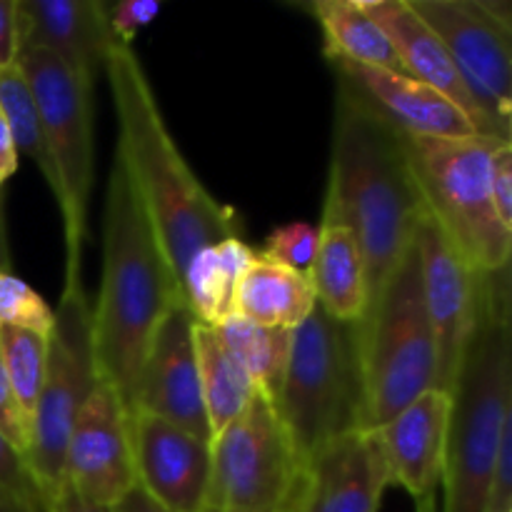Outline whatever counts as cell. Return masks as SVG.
<instances>
[{
  "label": "cell",
  "mask_w": 512,
  "mask_h": 512,
  "mask_svg": "<svg viewBox=\"0 0 512 512\" xmlns=\"http://www.w3.org/2000/svg\"><path fill=\"white\" fill-rule=\"evenodd\" d=\"M178 303V280L115 155L105 188L103 268L98 298L90 305V335L98 380L120 395L128 415L155 330Z\"/></svg>",
  "instance_id": "3957f363"
},
{
  "label": "cell",
  "mask_w": 512,
  "mask_h": 512,
  "mask_svg": "<svg viewBox=\"0 0 512 512\" xmlns=\"http://www.w3.org/2000/svg\"><path fill=\"white\" fill-rule=\"evenodd\" d=\"M98 383L85 288H63L48 335L45 380L30 420L28 460L45 500L63 488V458L75 415Z\"/></svg>",
  "instance_id": "30bf717a"
},
{
  "label": "cell",
  "mask_w": 512,
  "mask_h": 512,
  "mask_svg": "<svg viewBox=\"0 0 512 512\" xmlns=\"http://www.w3.org/2000/svg\"><path fill=\"white\" fill-rule=\"evenodd\" d=\"M110 512H168V510L160 508L148 493H143L140 488H133Z\"/></svg>",
  "instance_id": "74e56055"
},
{
  "label": "cell",
  "mask_w": 512,
  "mask_h": 512,
  "mask_svg": "<svg viewBox=\"0 0 512 512\" xmlns=\"http://www.w3.org/2000/svg\"><path fill=\"white\" fill-rule=\"evenodd\" d=\"M15 60H18L15 0H0V70L13 68Z\"/></svg>",
  "instance_id": "e575fe53"
},
{
  "label": "cell",
  "mask_w": 512,
  "mask_h": 512,
  "mask_svg": "<svg viewBox=\"0 0 512 512\" xmlns=\"http://www.w3.org/2000/svg\"><path fill=\"white\" fill-rule=\"evenodd\" d=\"M318 233V255L310 270L315 303L330 318L343 320V323H360L368 310L370 293L358 243L353 233L340 223H320Z\"/></svg>",
  "instance_id": "44dd1931"
},
{
  "label": "cell",
  "mask_w": 512,
  "mask_h": 512,
  "mask_svg": "<svg viewBox=\"0 0 512 512\" xmlns=\"http://www.w3.org/2000/svg\"><path fill=\"white\" fill-rule=\"evenodd\" d=\"M195 358H198L200 395L210 428V443L218 438L255 398V385L240 360L230 353L218 328L193 323Z\"/></svg>",
  "instance_id": "cb8c5ba5"
},
{
  "label": "cell",
  "mask_w": 512,
  "mask_h": 512,
  "mask_svg": "<svg viewBox=\"0 0 512 512\" xmlns=\"http://www.w3.org/2000/svg\"><path fill=\"white\" fill-rule=\"evenodd\" d=\"M423 215L405 135L338 80L323 223H340L353 233L370 300L413 245Z\"/></svg>",
  "instance_id": "7a4b0ae2"
},
{
  "label": "cell",
  "mask_w": 512,
  "mask_h": 512,
  "mask_svg": "<svg viewBox=\"0 0 512 512\" xmlns=\"http://www.w3.org/2000/svg\"><path fill=\"white\" fill-rule=\"evenodd\" d=\"M435 30L495 138L512 143V5L508 0H408Z\"/></svg>",
  "instance_id": "8fae6325"
},
{
  "label": "cell",
  "mask_w": 512,
  "mask_h": 512,
  "mask_svg": "<svg viewBox=\"0 0 512 512\" xmlns=\"http://www.w3.org/2000/svg\"><path fill=\"white\" fill-rule=\"evenodd\" d=\"M63 483L103 510H113L138 488L128 410L105 380L95 383L75 415L65 445Z\"/></svg>",
  "instance_id": "7c38bea8"
},
{
  "label": "cell",
  "mask_w": 512,
  "mask_h": 512,
  "mask_svg": "<svg viewBox=\"0 0 512 512\" xmlns=\"http://www.w3.org/2000/svg\"><path fill=\"white\" fill-rule=\"evenodd\" d=\"M210 478L200 512H295L308 463L273 403L255 393L210 443Z\"/></svg>",
  "instance_id": "9c48e42d"
},
{
  "label": "cell",
  "mask_w": 512,
  "mask_h": 512,
  "mask_svg": "<svg viewBox=\"0 0 512 512\" xmlns=\"http://www.w3.org/2000/svg\"><path fill=\"white\" fill-rule=\"evenodd\" d=\"M310 275L255 255L235 295V315L268 328L295 330L315 308Z\"/></svg>",
  "instance_id": "603a6c76"
},
{
  "label": "cell",
  "mask_w": 512,
  "mask_h": 512,
  "mask_svg": "<svg viewBox=\"0 0 512 512\" xmlns=\"http://www.w3.org/2000/svg\"><path fill=\"white\" fill-rule=\"evenodd\" d=\"M163 10L160 0H123V3H105V23L118 45H130L140 30L148 28Z\"/></svg>",
  "instance_id": "1f68e13d"
},
{
  "label": "cell",
  "mask_w": 512,
  "mask_h": 512,
  "mask_svg": "<svg viewBox=\"0 0 512 512\" xmlns=\"http://www.w3.org/2000/svg\"><path fill=\"white\" fill-rule=\"evenodd\" d=\"M0 433L20 450V453H28V425H25L23 415H20L18 403L13 398V390H10L8 378H5L3 358H0Z\"/></svg>",
  "instance_id": "836d02e7"
},
{
  "label": "cell",
  "mask_w": 512,
  "mask_h": 512,
  "mask_svg": "<svg viewBox=\"0 0 512 512\" xmlns=\"http://www.w3.org/2000/svg\"><path fill=\"white\" fill-rule=\"evenodd\" d=\"M135 480L168 512H200L210 478V440L145 413H130Z\"/></svg>",
  "instance_id": "9a60e30c"
},
{
  "label": "cell",
  "mask_w": 512,
  "mask_h": 512,
  "mask_svg": "<svg viewBox=\"0 0 512 512\" xmlns=\"http://www.w3.org/2000/svg\"><path fill=\"white\" fill-rule=\"evenodd\" d=\"M0 118L5 120L10 135H13L18 155H28L38 165L48 188H53V170H50L48 150H45L43 125H40L33 93H30L18 65L0 70Z\"/></svg>",
  "instance_id": "83f0119b"
},
{
  "label": "cell",
  "mask_w": 512,
  "mask_h": 512,
  "mask_svg": "<svg viewBox=\"0 0 512 512\" xmlns=\"http://www.w3.org/2000/svg\"><path fill=\"white\" fill-rule=\"evenodd\" d=\"M18 53L45 50L95 83L115 40L103 0H15Z\"/></svg>",
  "instance_id": "e0dca14e"
},
{
  "label": "cell",
  "mask_w": 512,
  "mask_h": 512,
  "mask_svg": "<svg viewBox=\"0 0 512 512\" xmlns=\"http://www.w3.org/2000/svg\"><path fill=\"white\" fill-rule=\"evenodd\" d=\"M510 265L478 273L475 318L450 385L440 512H483L503 428L512 420Z\"/></svg>",
  "instance_id": "277c9868"
},
{
  "label": "cell",
  "mask_w": 512,
  "mask_h": 512,
  "mask_svg": "<svg viewBox=\"0 0 512 512\" xmlns=\"http://www.w3.org/2000/svg\"><path fill=\"white\" fill-rule=\"evenodd\" d=\"M0 270H13V258H10V245H8V230H5L3 190H0Z\"/></svg>",
  "instance_id": "f35d334b"
},
{
  "label": "cell",
  "mask_w": 512,
  "mask_h": 512,
  "mask_svg": "<svg viewBox=\"0 0 512 512\" xmlns=\"http://www.w3.org/2000/svg\"><path fill=\"white\" fill-rule=\"evenodd\" d=\"M360 3H363L365 13L380 25L385 38L390 40L405 75L443 93L445 98L453 100L473 120L475 130L480 135L495 138L488 120L480 113L478 103L473 100L470 90L465 88L463 78H460L458 68H455L445 45L440 43L435 30L410 8L408 0H360Z\"/></svg>",
  "instance_id": "ffe728a7"
},
{
  "label": "cell",
  "mask_w": 512,
  "mask_h": 512,
  "mask_svg": "<svg viewBox=\"0 0 512 512\" xmlns=\"http://www.w3.org/2000/svg\"><path fill=\"white\" fill-rule=\"evenodd\" d=\"M358 330L363 428L375 430L415 398L438 388V348L425 313L415 240L370 300Z\"/></svg>",
  "instance_id": "8992f818"
},
{
  "label": "cell",
  "mask_w": 512,
  "mask_h": 512,
  "mask_svg": "<svg viewBox=\"0 0 512 512\" xmlns=\"http://www.w3.org/2000/svg\"><path fill=\"white\" fill-rule=\"evenodd\" d=\"M118 118V158L125 165L175 280L200 250L243 238L238 213L205 190L165 125L153 85L130 45H115L105 60Z\"/></svg>",
  "instance_id": "6da1fadb"
},
{
  "label": "cell",
  "mask_w": 512,
  "mask_h": 512,
  "mask_svg": "<svg viewBox=\"0 0 512 512\" xmlns=\"http://www.w3.org/2000/svg\"><path fill=\"white\" fill-rule=\"evenodd\" d=\"M450 395L433 388L375 428L388 463L390 483L413 500L438 493L448 453Z\"/></svg>",
  "instance_id": "d6986e66"
},
{
  "label": "cell",
  "mask_w": 512,
  "mask_h": 512,
  "mask_svg": "<svg viewBox=\"0 0 512 512\" xmlns=\"http://www.w3.org/2000/svg\"><path fill=\"white\" fill-rule=\"evenodd\" d=\"M415 512H440L438 493H433V495H425V498L415 500Z\"/></svg>",
  "instance_id": "60d3db41"
},
{
  "label": "cell",
  "mask_w": 512,
  "mask_h": 512,
  "mask_svg": "<svg viewBox=\"0 0 512 512\" xmlns=\"http://www.w3.org/2000/svg\"><path fill=\"white\" fill-rule=\"evenodd\" d=\"M310 10L323 30L325 55L330 63H355L403 73L393 45L380 25L365 13L360 0H315Z\"/></svg>",
  "instance_id": "d4e9b609"
},
{
  "label": "cell",
  "mask_w": 512,
  "mask_h": 512,
  "mask_svg": "<svg viewBox=\"0 0 512 512\" xmlns=\"http://www.w3.org/2000/svg\"><path fill=\"white\" fill-rule=\"evenodd\" d=\"M255 250L243 238H228L200 250L180 280V298L195 323L218 328L235 315V295L243 273L255 260Z\"/></svg>",
  "instance_id": "7402d4cb"
},
{
  "label": "cell",
  "mask_w": 512,
  "mask_h": 512,
  "mask_svg": "<svg viewBox=\"0 0 512 512\" xmlns=\"http://www.w3.org/2000/svg\"><path fill=\"white\" fill-rule=\"evenodd\" d=\"M338 80L355 90L380 118L408 138H468L480 135L473 120L430 85L393 73L355 63H330Z\"/></svg>",
  "instance_id": "ac0fdd59"
},
{
  "label": "cell",
  "mask_w": 512,
  "mask_h": 512,
  "mask_svg": "<svg viewBox=\"0 0 512 512\" xmlns=\"http://www.w3.org/2000/svg\"><path fill=\"white\" fill-rule=\"evenodd\" d=\"M15 65L23 73L53 170V193L63 215L65 285H83V245L88 235V200L95 178L93 85L45 50H23Z\"/></svg>",
  "instance_id": "ba28073f"
},
{
  "label": "cell",
  "mask_w": 512,
  "mask_h": 512,
  "mask_svg": "<svg viewBox=\"0 0 512 512\" xmlns=\"http://www.w3.org/2000/svg\"><path fill=\"white\" fill-rule=\"evenodd\" d=\"M218 333L230 353L240 360L245 373L250 375L258 395L275 405L283 388L285 368H288L293 330L268 328V325L250 323L240 315H233L223 325H218Z\"/></svg>",
  "instance_id": "484cf974"
},
{
  "label": "cell",
  "mask_w": 512,
  "mask_h": 512,
  "mask_svg": "<svg viewBox=\"0 0 512 512\" xmlns=\"http://www.w3.org/2000/svg\"><path fill=\"white\" fill-rule=\"evenodd\" d=\"M390 485L378 433L353 430L330 440L308 460L295 512H378Z\"/></svg>",
  "instance_id": "2e32d148"
},
{
  "label": "cell",
  "mask_w": 512,
  "mask_h": 512,
  "mask_svg": "<svg viewBox=\"0 0 512 512\" xmlns=\"http://www.w3.org/2000/svg\"><path fill=\"white\" fill-rule=\"evenodd\" d=\"M0 512H48L43 508H35V505L25 503V500L15 498V495L0 490Z\"/></svg>",
  "instance_id": "ab89813d"
},
{
  "label": "cell",
  "mask_w": 512,
  "mask_h": 512,
  "mask_svg": "<svg viewBox=\"0 0 512 512\" xmlns=\"http://www.w3.org/2000/svg\"><path fill=\"white\" fill-rule=\"evenodd\" d=\"M0 358L20 415L28 425L33 420L40 390L45 380V358H48V335L0 325Z\"/></svg>",
  "instance_id": "4316f807"
},
{
  "label": "cell",
  "mask_w": 512,
  "mask_h": 512,
  "mask_svg": "<svg viewBox=\"0 0 512 512\" xmlns=\"http://www.w3.org/2000/svg\"><path fill=\"white\" fill-rule=\"evenodd\" d=\"M18 158L20 155L13 143V135H10L5 120L0 118V190H3V185L8 183L15 175V170H18Z\"/></svg>",
  "instance_id": "d590c367"
},
{
  "label": "cell",
  "mask_w": 512,
  "mask_h": 512,
  "mask_svg": "<svg viewBox=\"0 0 512 512\" xmlns=\"http://www.w3.org/2000/svg\"><path fill=\"white\" fill-rule=\"evenodd\" d=\"M320 233L315 225L310 223H288L275 228L273 233L265 238L263 258L273 260V263L283 265V268L295 270V273L310 275L318 255Z\"/></svg>",
  "instance_id": "f546056e"
},
{
  "label": "cell",
  "mask_w": 512,
  "mask_h": 512,
  "mask_svg": "<svg viewBox=\"0 0 512 512\" xmlns=\"http://www.w3.org/2000/svg\"><path fill=\"white\" fill-rule=\"evenodd\" d=\"M193 323L185 303H178L165 315L145 353L130 413L153 415L210 440L200 395Z\"/></svg>",
  "instance_id": "4fadbf2b"
},
{
  "label": "cell",
  "mask_w": 512,
  "mask_h": 512,
  "mask_svg": "<svg viewBox=\"0 0 512 512\" xmlns=\"http://www.w3.org/2000/svg\"><path fill=\"white\" fill-rule=\"evenodd\" d=\"M415 245L420 258L425 313L438 348V388L448 393L458 373L465 340L473 328L478 273L465 265L428 213L415 230Z\"/></svg>",
  "instance_id": "5bb4252c"
},
{
  "label": "cell",
  "mask_w": 512,
  "mask_h": 512,
  "mask_svg": "<svg viewBox=\"0 0 512 512\" xmlns=\"http://www.w3.org/2000/svg\"><path fill=\"white\" fill-rule=\"evenodd\" d=\"M505 140L408 138L410 170L425 213L473 273H495L510 265L512 230L500 223L490 193L495 148Z\"/></svg>",
  "instance_id": "52a82bcc"
},
{
  "label": "cell",
  "mask_w": 512,
  "mask_h": 512,
  "mask_svg": "<svg viewBox=\"0 0 512 512\" xmlns=\"http://www.w3.org/2000/svg\"><path fill=\"white\" fill-rule=\"evenodd\" d=\"M48 512H110L103 508H95V505L85 503L78 493H75L70 485L63 483V488L53 495V500L48 503Z\"/></svg>",
  "instance_id": "8d00e7d4"
},
{
  "label": "cell",
  "mask_w": 512,
  "mask_h": 512,
  "mask_svg": "<svg viewBox=\"0 0 512 512\" xmlns=\"http://www.w3.org/2000/svg\"><path fill=\"white\" fill-rule=\"evenodd\" d=\"M0 490L35 505V508L48 510V500H45L28 460L3 433H0Z\"/></svg>",
  "instance_id": "4dcf8cb0"
},
{
  "label": "cell",
  "mask_w": 512,
  "mask_h": 512,
  "mask_svg": "<svg viewBox=\"0 0 512 512\" xmlns=\"http://www.w3.org/2000/svg\"><path fill=\"white\" fill-rule=\"evenodd\" d=\"M0 325L50 335L53 308L13 270H0Z\"/></svg>",
  "instance_id": "f1b7e54d"
},
{
  "label": "cell",
  "mask_w": 512,
  "mask_h": 512,
  "mask_svg": "<svg viewBox=\"0 0 512 512\" xmlns=\"http://www.w3.org/2000/svg\"><path fill=\"white\" fill-rule=\"evenodd\" d=\"M275 413L308 463L330 440L363 428L365 388L358 323H343L315 305L293 330Z\"/></svg>",
  "instance_id": "5b68a950"
},
{
  "label": "cell",
  "mask_w": 512,
  "mask_h": 512,
  "mask_svg": "<svg viewBox=\"0 0 512 512\" xmlns=\"http://www.w3.org/2000/svg\"><path fill=\"white\" fill-rule=\"evenodd\" d=\"M490 193H493V205L500 223L512 230V143H500L495 148Z\"/></svg>",
  "instance_id": "d6a6232c"
}]
</instances>
